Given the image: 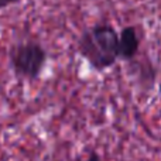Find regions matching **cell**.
Masks as SVG:
<instances>
[{
	"instance_id": "cell-4",
	"label": "cell",
	"mask_w": 161,
	"mask_h": 161,
	"mask_svg": "<svg viewBox=\"0 0 161 161\" xmlns=\"http://www.w3.org/2000/svg\"><path fill=\"white\" fill-rule=\"evenodd\" d=\"M20 0H0V6H2V8L7 7V6L10 4H14V3H19Z\"/></svg>"
},
{
	"instance_id": "cell-1",
	"label": "cell",
	"mask_w": 161,
	"mask_h": 161,
	"mask_svg": "<svg viewBox=\"0 0 161 161\" xmlns=\"http://www.w3.org/2000/svg\"><path fill=\"white\" fill-rule=\"evenodd\" d=\"M78 53L95 71L102 72L119 59V34L110 24L86 28L78 40Z\"/></svg>"
},
{
	"instance_id": "cell-3",
	"label": "cell",
	"mask_w": 161,
	"mask_h": 161,
	"mask_svg": "<svg viewBox=\"0 0 161 161\" xmlns=\"http://www.w3.org/2000/svg\"><path fill=\"white\" fill-rule=\"evenodd\" d=\"M140 48V36L133 25L125 27L119 34V58L131 61L137 55Z\"/></svg>"
},
{
	"instance_id": "cell-5",
	"label": "cell",
	"mask_w": 161,
	"mask_h": 161,
	"mask_svg": "<svg viewBox=\"0 0 161 161\" xmlns=\"http://www.w3.org/2000/svg\"><path fill=\"white\" fill-rule=\"evenodd\" d=\"M85 161H102V158L99 157V154L97 153H91Z\"/></svg>"
},
{
	"instance_id": "cell-2",
	"label": "cell",
	"mask_w": 161,
	"mask_h": 161,
	"mask_svg": "<svg viewBox=\"0 0 161 161\" xmlns=\"http://www.w3.org/2000/svg\"><path fill=\"white\" fill-rule=\"evenodd\" d=\"M47 64V51L36 41H25L10 48V65L20 78L34 80Z\"/></svg>"
}]
</instances>
